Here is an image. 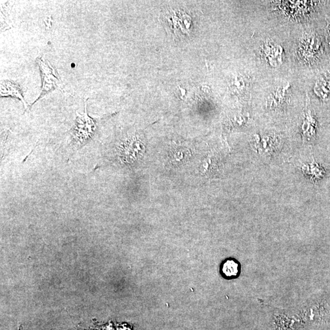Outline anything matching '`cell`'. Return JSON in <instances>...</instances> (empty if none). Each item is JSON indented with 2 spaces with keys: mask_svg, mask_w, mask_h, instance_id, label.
Masks as SVG:
<instances>
[{
  "mask_svg": "<svg viewBox=\"0 0 330 330\" xmlns=\"http://www.w3.org/2000/svg\"><path fill=\"white\" fill-rule=\"evenodd\" d=\"M85 113H76V119L73 126L69 130L71 136L70 145L75 149H79L94 139L97 132L98 121L88 115L87 105L85 100Z\"/></svg>",
  "mask_w": 330,
  "mask_h": 330,
  "instance_id": "1",
  "label": "cell"
},
{
  "mask_svg": "<svg viewBox=\"0 0 330 330\" xmlns=\"http://www.w3.org/2000/svg\"><path fill=\"white\" fill-rule=\"evenodd\" d=\"M315 92L322 99L330 100V73L325 75L317 84Z\"/></svg>",
  "mask_w": 330,
  "mask_h": 330,
  "instance_id": "4",
  "label": "cell"
},
{
  "mask_svg": "<svg viewBox=\"0 0 330 330\" xmlns=\"http://www.w3.org/2000/svg\"><path fill=\"white\" fill-rule=\"evenodd\" d=\"M36 63L41 71L43 87L39 97L30 105V109L39 100L44 99L48 94L56 90L63 91L62 79L48 61L43 57H38L36 58Z\"/></svg>",
  "mask_w": 330,
  "mask_h": 330,
  "instance_id": "2",
  "label": "cell"
},
{
  "mask_svg": "<svg viewBox=\"0 0 330 330\" xmlns=\"http://www.w3.org/2000/svg\"><path fill=\"white\" fill-rule=\"evenodd\" d=\"M0 94H1V97H12L20 100L23 103L26 111L29 110V106L23 98L22 89L15 82L9 80L2 81Z\"/></svg>",
  "mask_w": 330,
  "mask_h": 330,
  "instance_id": "3",
  "label": "cell"
},
{
  "mask_svg": "<svg viewBox=\"0 0 330 330\" xmlns=\"http://www.w3.org/2000/svg\"><path fill=\"white\" fill-rule=\"evenodd\" d=\"M118 330H130L127 329V328L126 327H119Z\"/></svg>",
  "mask_w": 330,
  "mask_h": 330,
  "instance_id": "7",
  "label": "cell"
},
{
  "mask_svg": "<svg viewBox=\"0 0 330 330\" xmlns=\"http://www.w3.org/2000/svg\"><path fill=\"white\" fill-rule=\"evenodd\" d=\"M221 270L226 278L237 277L239 271L238 264L233 260H228L222 266Z\"/></svg>",
  "mask_w": 330,
  "mask_h": 330,
  "instance_id": "5",
  "label": "cell"
},
{
  "mask_svg": "<svg viewBox=\"0 0 330 330\" xmlns=\"http://www.w3.org/2000/svg\"><path fill=\"white\" fill-rule=\"evenodd\" d=\"M328 36H329V41L330 44V25L329 28H328Z\"/></svg>",
  "mask_w": 330,
  "mask_h": 330,
  "instance_id": "6",
  "label": "cell"
}]
</instances>
